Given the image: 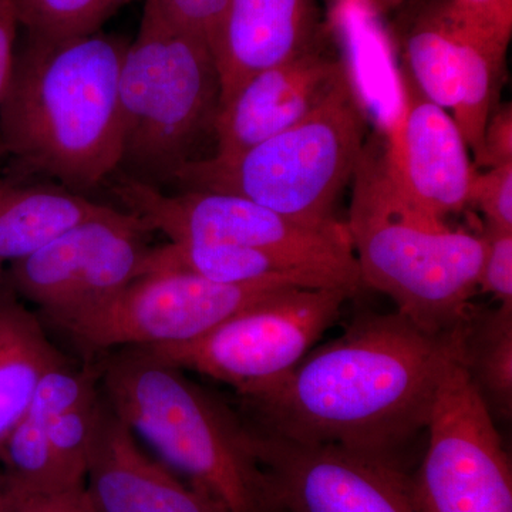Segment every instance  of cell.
Returning a JSON list of instances; mask_svg holds the SVG:
<instances>
[{
	"instance_id": "cell-1",
	"label": "cell",
	"mask_w": 512,
	"mask_h": 512,
	"mask_svg": "<svg viewBox=\"0 0 512 512\" xmlns=\"http://www.w3.org/2000/svg\"><path fill=\"white\" fill-rule=\"evenodd\" d=\"M457 356V329L431 335L399 312L362 313L285 375L239 394L242 416L281 439L400 463L404 448L427 430Z\"/></svg>"
},
{
	"instance_id": "cell-2",
	"label": "cell",
	"mask_w": 512,
	"mask_h": 512,
	"mask_svg": "<svg viewBox=\"0 0 512 512\" xmlns=\"http://www.w3.org/2000/svg\"><path fill=\"white\" fill-rule=\"evenodd\" d=\"M128 43L99 32L26 33L0 111V151L72 190L97 187L123 158L120 70Z\"/></svg>"
},
{
	"instance_id": "cell-3",
	"label": "cell",
	"mask_w": 512,
	"mask_h": 512,
	"mask_svg": "<svg viewBox=\"0 0 512 512\" xmlns=\"http://www.w3.org/2000/svg\"><path fill=\"white\" fill-rule=\"evenodd\" d=\"M100 390L158 460L221 512H276L241 413L143 348L107 353Z\"/></svg>"
},
{
	"instance_id": "cell-4",
	"label": "cell",
	"mask_w": 512,
	"mask_h": 512,
	"mask_svg": "<svg viewBox=\"0 0 512 512\" xmlns=\"http://www.w3.org/2000/svg\"><path fill=\"white\" fill-rule=\"evenodd\" d=\"M346 222L362 286L396 303L424 332H454L478 292L485 239L453 231L394 183L384 150L365 147Z\"/></svg>"
},
{
	"instance_id": "cell-5",
	"label": "cell",
	"mask_w": 512,
	"mask_h": 512,
	"mask_svg": "<svg viewBox=\"0 0 512 512\" xmlns=\"http://www.w3.org/2000/svg\"><path fill=\"white\" fill-rule=\"evenodd\" d=\"M366 117L349 70L301 121L232 158L181 165L190 190L238 195L311 225H332L340 195L365 151Z\"/></svg>"
},
{
	"instance_id": "cell-6",
	"label": "cell",
	"mask_w": 512,
	"mask_h": 512,
	"mask_svg": "<svg viewBox=\"0 0 512 512\" xmlns=\"http://www.w3.org/2000/svg\"><path fill=\"white\" fill-rule=\"evenodd\" d=\"M123 158L146 174L171 178L202 131L214 126L220 76L210 45L144 0L136 39L120 70Z\"/></svg>"
},
{
	"instance_id": "cell-7",
	"label": "cell",
	"mask_w": 512,
	"mask_h": 512,
	"mask_svg": "<svg viewBox=\"0 0 512 512\" xmlns=\"http://www.w3.org/2000/svg\"><path fill=\"white\" fill-rule=\"evenodd\" d=\"M114 192L128 212L170 241L208 242L258 249L298 265L323 284L359 292V266L342 222L311 225L224 192L168 195L156 185L121 175Z\"/></svg>"
},
{
	"instance_id": "cell-8",
	"label": "cell",
	"mask_w": 512,
	"mask_h": 512,
	"mask_svg": "<svg viewBox=\"0 0 512 512\" xmlns=\"http://www.w3.org/2000/svg\"><path fill=\"white\" fill-rule=\"evenodd\" d=\"M293 279L220 284L183 272L141 275L106 301L52 322L87 353L181 345L201 338Z\"/></svg>"
},
{
	"instance_id": "cell-9",
	"label": "cell",
	"mask_w": 512,
	"mask_h": 512,
	"mask_svg": "<svg viewBox=\"0 0 512 512\" xmlns=\"http://www.w3.org/2000/svg\"><path fill=\"white\" fill-rule=\"evenodd\" d=\"M355 295L348 288L284 289L192 342L143 349L249 393L298 365Z\"/></svg>"
},
{
	"instance_id": "cell-10",
	"label": "cell",
	"mask_w": 512,
	"mask_h": 512,
	"mask_svg": "<svg viewBox=\"0 0 512 512\" xmlns=\"http://www.w3.org/2000/svg\"><path fill=\"white\" fill-rule=\"evenodd\" d=\"M413 477L423 512H512L511 464L460 357L448 366Z\"/></svg>"
},
{
	"instance_id": "cell-11",
	"label": "cell",
	"mask_w": 512,
	"mask_h": 512,
	"mask_svg": "<svg viewBox=\"0 0 512 512\" xmlns=\"http://www.w3.org/2000/svg\"><path fill=\"white\" fill-rule=\"evenodd\" d=\"M148 232L137 215L114 208L13 262L9 286L55 322L106 301L138 278Z\"/></svg>"
},
{
	"instance_id": "cell-12",
	"label": "cell",
	"mask_w": 512,
	"mask_h": 512,
	"mask_svg": "<svg viewBox=\"0 0 512 512\" xmlns=\"http://www.w3.org/2000/svg\"><path fill=\"white\" fill-rule=\"evenodd\" d=\"M249 427L276 512H423L397 461Z\"/></svg>"
},
{
	"instance_id": "cell-13",
	"label": "cell",
	"mask_w": 512,
	"mask_h": 512,
	"mask_svg": "<svg viewBox=\"0 0 512 512\" xmlns=\"http://www.w3.org/2000/svg\"><path fill=\"white\" fill-rule=\"evenodd\" d=\"M403 107L384 161L404 197L443 220L470 204L473 165L453 116L427 99L404 73Z\"/></svg>"
},
{
	"instance_id": "cell-14",
	"label": "cell",
	"mask_w": 512,
	"mask_h": 512,
	"mask_svg": "<svg viewBox=\"0 0 512 512\" xmlns=\"http://www.w3.org/2000/svg\"><path fill=\"white\" fill-rule=\"evenodd\" d=\"M348 66L328 47V37L295 59L255 74L218 107L217 158L237 157L282 133L328 96Z\"/></svg>"
},
{
	"instance_id": "cell-15",
	"label": "cell",
	"mask_w": 512,
	"mask_h": 512,
	"mask_svg": "<svg viewBox=\"0 0 512 512\" xmlns=\"http://www.w3.org/2000/svg\"><path fill=\"white\" fill-rule=\"evenodd\" d=\"M84 487L94 512H221L147 454L103 394Z\"/></svg>"
},
{
	"instance_id": "cell-16",
	"label": "cell",
	"mask_w": 512,
	"mask_h": 512,
	"mask_svg": "<svg viewBox=\"0 0 512 512\" xmlns=\"http://www.w3.org/2000/svg\"><path fill=\"white\" fill-rule=\"evenodd\" d=\"M328 33L316 0H228L211 43L220 106L252 76L308 52Z\"/></svg>"
},
{
	"instance_id": "cell-17",
	"label": "cell",
	"mask_w": 512,
	"mask_h": 512,
	"mask_svg": "<svg viewBox=\"0 0 512 512\" xmlns=\"http://www.w3.org/2000/svg\"><path fill=\"white\" fill-rule=\"evenodd\" d=\"M99 387V366L74 369L67 363L42 380L25 413L0 444V473L10 488L26 493L59 491L47 443L50 427L59 414Z\"/></svg>"
},
{
	"instance_id": "cell-18",
	"label": "cell",
	"mask_w": 512,
	"mask_h": 512,
	"mask_svg": "<svg viewBox=\"0 0 512 512\" xmlns=\"http://www.w3.org/2000/svg\"><path fill=\"white\" fill-rule=\"evenodd\" d=\"M67 363L35 313L10 286H0V444L25 413L42 380Z\"/></svg>"
},
{
	"instance_id": "cell-19",
	"label": "cell",
	"mask_w": 512,
	"mask_h": 512,
	"mask_svg": "<svg viewBox=\"0 0 512 512\" xmlns=\"http://www.w3.org/2000/svg\"><path fill=\"white\" fill-rule=\"evenodd\" d=\"M113 210L73 192L0 180V261L18 262L69 229Z\"/></svg>"
},
{
	"instance_id": "cell-20",
	"label": "cell",
	"mask_w": 512,
	"mask_h": 512,
	"mask_svg": "<svg viewBox=\"0 0 512 512\" xmlns=\"http://www.w3.org/2000/svg\"><path fill=\"white\" fill-rule=\"evenodd\" d=\"M399 39L406 72L427 99L443 109L457 104L460 20L451 0H421L402 16Z\"/></svg>"
},
{
	"instance_id": "cell-21",
	"label": "cell",
	"mask_w": 512,
	"mask_h": 512,
	"mask_svg": "<svg viewBox=\"0 0 512 512\" xmlns=\"http://www.w3.org/2000/svg\"><path fill=\"white\" fill-rule=\"evenodd\" d=\"M183 272L220 284H252L268 279H293L309 288H336L323 284L288 259L228 244L170 241L148 247L138 276Z\"/></svg>"
},
{
	"instance_id": "cell-22",
	"label": "cell",
	"mask_w": 512,
	"mask_h": 512,
	"mask_svg": "<svg viewBox=\"0 0 512 512\" xmlns=\"http://www.w3.org/2000/svg\"><path fill=\"white\" fill-rule=\"evenodd\" d=\"M458 357L493 419L511 420L512 306H471L458 325Z\"/></svg>"
},
{
	"instance_id": "cell-23",
	"label": "cell",
	"mask_w": 512,
	"mask_h": 512,
	"mask_svg": "<svg viewBox=\"0 0 512 512\" xmlns=\"http://www.w3.org/2000/svg\"><path fill=\"white\" fill-rule=\"evenodd\" d=\"M456 13L460 20V76L453 119L467 147L477 156L503 86L510 40L474 25L457 10Z\"/></svg>"
},
{
	"instance_id": "cell-24",
	"label": "cell",
	"mask_w": 512,
	"mask_h": 512,
	"mask_svg": "<svg viewBox=\"0 0 512 512\" xmlns=\"http://www.w3.org/2000/svg\"><path fill=\"white\" fill-rule=\"evenodd\" d=\"M20 28L29 35L73 37L90 35L134 0H12Z\"/></svg>"
},
{
	"instance_id": "cell-25",
	"label": "cell",
	"mask_w": 512,
	"mask_h": 512,
	"mask_svg": "<svg viewBox=\"0 0 512 512\" xmlns=\"http://www.w3.org/2000/svg\"><path fill=\"white\" fill-rule=\"evenodd\" d=\"M101 390L90 393L56 417L47 436L59 490L86 483L90 447L96 429Z\"/></svg>"
},
{
	"instance_id": "cell-26",
	"label": "cell",
	"mask_w": 512,
	"mask_h": 512,
	"mask_svg": "<svg viewBox=\"0 0 512 512\" xmlns=\"http://www.w3.org/2000/svg\"><path fill=\"white\" fill-rule=\"evenodd\" d=\"M470 204L487 220V229L512 232V163L474 175Z\"/></svg>"
},
{
	"instance_id": "cell-27",
	"label": "cell",
	"mask_w": 512,
	"mask_h": 512,
	"mask_svg": "<svg viewBox=\"0 0 512 512\" xmlns=\"http://www.w3.org/2000/svg\"><path fill=\"white\" fill-rule=\"evenodd\" d=\"M485 255L478 291L494 296L500 305L512 306V232L487 229Z\"/></svg>"
},
{
	"instance_id": "cell-28",
	"label": "cell",
	"mask_w": 512,
	"mask_h": 512,
	"mask_svg": "<svg viewBox=\"0 0 512 512\" xmlns=\"http://www.w3.org/2000/svg\"><path fill=\"white\" fill-rule=\"evenodd\" d=\"M178 26L201 37L211 47L228 0H156Z\"/></svg>"
},
{
	"instance_id": "cell-29",
	"label": "cell",
	"mask_w": 512,
	"mask_h": 512,
	"mask_svg": "<svg viewBox=\"0 0 512 512\" xmlns=\"http://www.w3.org/2000/svg\"><path fill=\"white\" fill-rule=\"evenodd\" d=\"M8 490L20 512H94L84 485L52 493H26L9 485Z\"/></svg>"
},
{
	"instance_id": "cell-30",
	"label": "cell",
	"mask_w": 512,
	"mask_h": 512,
	"mask_svg": "<svg viewBox=\"0 0 512 512\" xmlns=\"http://www.w3.org/2000/svg\"><path fill=\"white\" fill-rule=\"evenodd\" d=\"M476 160L481 167L485 168L512 163L511 104L495 109L491 114Z\"/></svg>"
},
{
	"instance_id": "cell-31",
	"label": "cell",
	"mask_w": 512,
	"mask_h": 512,
	"mask_svg": "<svg viewBox=\"0 0 512 512\" xmlns=\"http://www.w3.org/2000/svg\"><path fill=\"white\" fill-rule=\"evenodd\" d=\"M451 5L474 25L511 40L512 0H451Z\"/></svg>"
},
{
	"instance_id": "cell-32",
	"label": "cell",
	"mask_w": 512,
	"mask_h": 512,
	"mask_svg": "<svg viewBox=\"0 0 512 512\" xmlns=\"http://www.w3.org/2000/svg\"><path fill=\"white\" fill-rule=\"evenodd\" d=\"M19 28L18 12L12 0H0V111L8 96L15 69Z\"/></svg>"
},
{
	"instance_id": "cell-33",
	"label": "cell",
	"mask_w": 512,
	"mask_h": 512,
	"mask_svg": "<svg viewBox=\"0 0 512 512\" xmlns=\"http://www.w3.org/2000/svg\"><path fill=\"white\" fill-rule=\"evenodd\" d=\"M0 512H20L18 505L13 501L2 473H0Z\"/></svg>"
},
{
	"instance_id": "cell-34",
	"label": "cell",
	"mask_w": 512,
	"mask_h": 512,
	"mask_svg": "<svg viewBox=\"0 0 512 512\" xmlns=\"http://www.w3.org/2000/svg\"><path fill=\"white\" fill-rule=\"evenodd\" d=\"M369 3L370 8L375 10L377 15L382 13H389L392 10L399 9L403 5L404 0H366Z\"/></svg>"
},
{
	"instance_id": "cell-35",
	"label": "cell",
	"mask_w": 512,
	"mask_h": 512,
	"mask_svg": "<svg viewBox=\"0 0 512 512\" xmlns=\"http://www.w3.org/2000/svg\"><path fill=\"white\" fill-rule=\"evenodd\" d=\"M2 265H3V262L0 261V286H2V278H3Z\"/></svg>"
},
{
	"instance_id": "cell-36",
	"label": "cell",
	"mask_w": 512,
	"mask_h": 512,
	"mask_svg": "<svg viewBox=\"0 0 512 512\" xmlns=\"http://www.w3.org/2000/svg\"><path fill=\"white\" fill-rule=\"evenodd\" d=\"M333 2H335V3H336V2H340V0H333Z\"/></svg>"
}]
</instances>
